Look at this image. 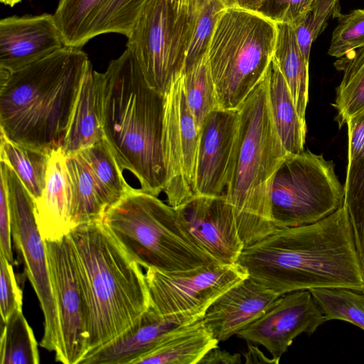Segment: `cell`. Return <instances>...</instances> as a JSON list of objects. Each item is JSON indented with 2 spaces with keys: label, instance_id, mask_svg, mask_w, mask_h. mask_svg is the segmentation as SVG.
<instances>
[{
  "label": "cell",
  "instance_id": "5bb4252c",
  "mask_svg": "<svg viewBox=\"0 0 364 364\" xmlns=\"http://www.w3.org/2000/svg\"><path fill=\"white\" fill-rule=\"evenodd\" d=\"M326 321L310 291L299 290L280 296L237 336L264 346L279 363L297 336L313 334Z\"/></svg>",
  "mask_w": 364,
  "mask_h": 364
},
{
  "label": "cell",
  "instance_id": "74e56055",
  "mask_svg": "<svg viewBox=\"0 0 364 364\" xmlns=\"http://www.w3.org/2000/svg\"><path fill=\"white\" fill-rule=\"evenodd\" d=\"M0 186V251L13 264L14 256L11 247L12 235L9 203L6 185L1 176Z\"/></svg>",
  "mask_w": 364,
  "mask_h": 364
},
{
  "label": "cell",
  "instance_id": "ba28073f",
  "mask_svg": "<svg viewBox=\"0 0 364 364\" xmlns=\"http://www.w3.org/2000/svg\"><path fill=\"white\" fill-rule=\"evenodd\" d=\"M271 214L277 228L316 223L341 208L344 186L333 161L310 151L289 154L274 173L269 189Z\"/></svg>",
  "mask_w": 364,
  "mask_h": 364
},
{
  "label": "cell",
  "instance_id": "f35d334b",
  "mask_svg": "<svg viewBox=\"0 0 364 364\" xmlns=\"http://www.w3.org/2000/svg\"><path fill=\"white\" fill-rule=\"evenodd\" d=\"M348 161L364 156V109L348 119Z\"/></svg>",
  "mask_w": 364,
  "mask_h": 364
},
{
  "label": "cell",
  "instance_id": "6da1fadb",
  "mask_svg": "<svg viewBox=\"0 0 364 364\" xmlns=\"http://www.w3.org/2000/svg\"><path fill=\"white\" fill-rule=\"evenodd\" d=\"M237 263L279 296L317 288L364 294V278L344 205L316 223L278 228L243 249Z\"/></svg>",
  "mask_w": 364,
  "mask_h": 364
},
{
  "label": "cell",
  "instance_id": "4fadbf2b",
  "mask_svg": "<svg viewBox=\"0 0 364 364\" xmlns=\"http://www.w3.org/2000/svg\"><path fill=\"white\" fill-rule=\"evenodd\" d=\"M176 25L168 0H146L127 38L148 85L165 95L181 73L176 48Z\"/></svg>",
  "mask_w": 364,
  "mask_h": 364
},
{
  "label": "cell",
  "instance_id": "8992f818",
  "mask_svg": "<svg viewBox=\"0 0 364 364\" xmlns=\"http://www.w3.org/2000/svg\"><path fill=\"white\" fill-rule=\"evenodd\" d=\"M102 221L144 269L179 272L219 263L196 243L174 208L141 188H132Z\"/></svg>",
  "mask_w": 364,
  "mask_h": 364
},
{
  "label": "cell",
  "instance_id": "277c9868",
  "mask_svg": "<svg viewBox=\"0 0 364 364\" xmlns=\"http://www.w3.org/2000/svg\"><path fill=\"white\" fill-rule=\"evenodd\" d=\"M104 136L121 170L158 196L166 183L162 136L164 95L146 82L132 51L111 60L104 73Z\"/></svg>",
  "mask_w": 364,
  "mask_h": 364
},
{
  "label": "cell",
  "instance_id": "ffe728a7",
  "mask_svg": "<svg viewBox=\"0 0 364 364\" xmlns=\"http://www.w3.org/2000/svg\"><path fill=\"white\" fill-rule=\"evenodd\" d=\"M201 319L187 314L163 315L151 306L119 336L87 354L79 364H134L172 330Z\"/></svg>",
  "mask_w": 364,
  "mask_h": 364
},
{
  "label": "cell",
  "instance_id": "30bf717a",
  "mask_svg": "<svg viewBox=\"0 0 364 364\" xmlns=\"http://www.w3.org/2000/svg\"><path fill=\"white\" fill-rule=\"evenodd\" d=\"M145 269L150 306L163 315L187 314L201 318L220 295L249 277L238 263L179 272Z\"/></svg>",
  "mask_w": 364,
  "mask_h": 364
},
{
  "label": "cell",
  "instance_id": "60d3db41",
  "mask_svg": "<svg viewBox=\"0 0 364 364\" xmlns=\"http://www.w3.org/2000/svg\"><path fill=\"white\" fill-rule=\"evenodd\" d=\"M241 363L240 353H231L217 346L207 352L198 364H240Z\"/></svg>",
  "mask_w": 364,
  "mask_h": 364
},
{
  "label": "cell",
  "instance_id": "ee69618b",
  "mask_svg": "<svg viewBox=\"0 0 364 364\" xmlns=\"http://www.w3.org/2000/svg\"><path fill=\"white\" fill-rule=\"evenodd\" d=\"M0 1L3 4L12 7V6H15L16 4H18L19 2H21L22 0H0Z\"/></svg>",
  "mask_w": 364,
  "mask_h": 364
},
{
  "label": "cell",
  "instance_id": "ab89813d",
  "mask_svg": "<svg viewBox=\"0 0 364 364\" xmlns=\"http://www.w3.org/2000/svg\"><path fill=\"white\" fill-rule=\"evenodd\" d=\"M172 8L175 23L188 20L198 12L208 0H168Z\"/></svg>",
  "mask_w": 364,
  "mask_h": 364
},
{
  "label": "cell",
  "instance_id": "5b68a950",
  "mask_svg": "<svg viewBox=\"0 0 364 364\" xmlns=\"http://www.w3.org/2000/svg\"><path fill=\"white\" fill-rule=\"evenodd\" d=\"M237 110V136L225 196L234 208L246 247L278 229L271 214L269 189L289 154L274 122L266 74Z\"/></svg>",
  "mask_w": 364,
  "mask_h": 364
},
{
  "label": "cell",
  "instance_id": "8fae6325",
  "mask_svg": "<svg viewBox=\"0 0 364 364\" xmlns=\"http://www.w3.org/2000/svg\"><path fill=\"white\" fill-rule=\"evenodd\" d=\"M199 130L188 107L183 74L164 95L162 146L168 204L176 208L196 196Z\"/></svg>",
  "mask_w": 364,
  "mask_h": 364
},
{
  "label": "cell",
  "instance_id": "2e32d148",
  "mask_svg": "<svg viewBox=\"0 0 364 364\" xmlns=\"http://www.w3.org/2000/svg\"><path fill=\"white\" fill-rule=\"evenodd\" d=\"M196 243L220 264L237 263L245 248L233 206L220 196H196L175 208Z\"/></svg>",
  "mask_w": 364,
  "mask_h": 364
},
{
  "label": "cell",
  "instance_id": "52a82bcc",
  "mask_svg": "<svg viewBox=\"0 0 364 364\" xmlns=\"http://www.w3.org/2000/svg\"><path fill=\"white\" fill-rule=\"evenodd\" d=\"M276 37V23L257 11L223 9L205 53L220 109H237L263 79Z\"/></svg>",
  "mask_w": 364,
  "mask_h": 364
},
{
  "label": "cell",
  "instance_id": "f1b7e54d",
  "mask_svg": "<svg viewBox=\"0 0 364 364\" xmlns=\"http://www.w3.org/2000/svg\"><path fill=\"white\" fill-rule=\"evenodd\" d=\"M77 153L90 168L109 209L132 188L125 181L105 138Z\"/></svg>",
  "mask_w": 364,
  "mask_h": 364
},
{
  "label": "cell",
  "instance_id": "83f0119b",
  "mask_svg": "<svg viewBox=\"0 0 364 364\" xmlns=\"http://www.w3.org/2000/svg\"><path fill=\"white\" fill-rule=\"evenodd\" d=\"M224 8L220 0H208L198 12L184 21L178 47L182 73L206 53L215 23Z\"/></svg>",
  "mask_w": 364,
  "mask_h": 364
},
{
  "label": "cell",
  "instance_id": "3957f363",
  "mask_svg": "<svg viewBox=\"0 0 364 364\" xmlns=\"http://www.w3.org/2000/svg\"><path fill=\"white\" fill-rule=\"evenodd\" d=\"M68 236L86 306V355L133 325L150 299L141 266L102 220L76 225Z\"/></svg>",
  "mask_w": 364,
  "mask_h": 364
},
{
  "label": "cell",
  "instance_id": "d6986e66",
  "mask_svg": "<svg viewBox=\"0 0 364 364\" xmlns=\"http://www.w3.org/2000/svg\"><path fill=\"white\" fill-rule=\"evenodd\" d=\"M279 296L248 277L220 295L201 320L214 338L225 341L262 316Z\"/></svg>",
  "mask_w": 364,
  "mask_h": 364
},
{
  "label": "cell",
  "instance_id": "44dd1931",
  "mask_svg": "<svg viewBox=\"0 0 364 364\" xmlns=\"http://www.w3.org/2000/svg\"><path fill=\"white\" fill-rule=\"evenodd\" d=\"M105 75L90 62L72 112L63 145L66 155L73 154L105 138L102 128Z\"/></svg>",
  "mask_w": 364,
  "mask_h": 364
},
{
  "label": "cell",
  "instance_id": "e575fe53",
  "mask_svg": "<svg viewBox=\"0 0 364 364\" xmlns=\"http://www.w3.org/2000/svg\"><path fill=\"white\" fill-rule=\"evenodd\" d=\"M334 29L328 54L340 58L349 52L364 47V9L341 14Z\"/></svg>",
  "mask_w": 364,
  "mask_h": 364
},
{
  "label": "cell",
  "instance_id": "9c48e42d",
  "mask_svg": "<svg viewBox=\"0 0 364 364\" xmlns=\"http://www.w3.org/2000/svg\"><path fill=\"white\" fill-rule=\"evenodd\" d=\"M1 176L8 192L12 240L39 301L44 317L41 346L55 353L58 350L60 331L53 292L46 241L38 230L34 200L14 170L0 162Z\"/></svg>",
  "mask_w": 364,
  "mask_h": 364
},
{
  "label": "cell",
  "instance_id": "4dcf8cb0",
  "mask_svg": "<svg viewBox=\"0 0 364 364\" xmlns=\"http://www.w3.org/2000/svg\"><path fill=\"white\" fill-rule=\"evenodd\" d=\"M38 343L22 310L4 322L0 341V363L38 364Z\"/></svg>",
  "mask_w": 364,
  "mask_h": 364
},
{
  "label": "cell",
  "instance_id": "ac0fdd59",
  "mask_svg": "<svg viewBox=\"0 0 364 364\" xmlns=\"http://www.w3.org/2000/svg\"><path fill=\"white\" fill-rule=\"evenodd\" d=\"M66 46L53 14L0 21V68L13 70Z\"/></svg>",
  "mask_w": 364,
  "mask_h": 364
},
{
  "label": "cell",
  "instance_id": "836d02e7",
  "mask_svg": "<svg viewBox=\"0 0 364 364\" xmlns=\"http://www.w3.org/2000/svg\"><path fill=\"white\" fill-rule=\"evenodd\" d=\"M339 0H314L308 13L292 24L299 48L309 63L312 43L323 31L331 18L341 14Z\"/></svg>",
  "mask_w": 364,
  "mask_h": 364
},
{
  "label": "cell",
  "instance_id": "7402d4cb",
  "mask_svg": "<svg viewBox=\"0 0 364 364\" xmlns=\"http://www.w3.org/2000/svg\"><path fill=\"white\" fill-rule=\"evenodd\" d=\"M65 156L62 148L50 153L43 191L34 200L36 223L45 241L60 240L70 231V202Z\"/></svg>",
  "mask_w": 364,
  "mask_h": 364
},
{
  "label": "cell",
  "instance_id": "1f68e13d",
  "mask_svg": "<svg viewBox=\"0 0 364 364\" xmlns=\"http://www.w3.org/2000/svg\"><path fill=\"white\" fill-rule=\"evenodd\" d=\"M182 73L186 100L200 130L207 116L220 109L205 53Z\"/></svg>",
  "mask_w": 364,
  "mask_h": 364
},
{
  "label": "cell",
  "instance_id": "4316f807",
  "mask_svg": "<svg viewBox=\"0 0 364 364\" xmlns=\"http://www.w3.org/2000/svg\"><path fill=\"white\" fill-rule=\"evenodd\" d=\"M334 65L343 73L332 104L341 127L348 118L364 109V47L338 58Z\"/></svg>",
  "mask_w": 364,
  "mask_h": 364
},
{
  "label": "cell",
  "instance_id": "d590c367",
  "mask_svg": "<svg viewBox=\"0 0 364 364\" xmlns=\"http://www.w3.org/2000/svg\"><path fill=\"white\" fill-rule=\"evenodd\" d=\"M0 309L4 323L16 310H22L23 291L11 263L0 251Z\"/></svg>",
  "mask_w": 364,
  "mask_h": 364
},
{
  "label": "cell",
  "instance_id": "7c38bea8",
  "mask_svg": "<svg viewBox=\"0 0 364 364\" xmlns=\"http://www.w3.org/2000/svg\"><path fill=\"white\" fill-rule=\"evenodd\" d=\"M60 341L55 360L79 364L87 353V329L85 299L74 252L68 235L46 240Z\"/></svg>",
  "mask_w": 364,
  "mask_h": 364
},
{
  "label": "cell",
  "instance_id": "cb8c5ba5",
  "mask_svg": "<svg viewBox=\"0 0 364 364\" xmlns=\"http://www.w3.org/2000/svg\"><path fill=\"white\" fill-rule=\"evenodd\" d=\"M269 105L274 122L288 154L304 151L306 123L299 117L286 80L272 57L266 73Z\"/></svg>",
  "mask_w": 364,
  "mask_h": 364
},
{
  "label": "cell",
  "instance_id": "603a6c76",
  "mask_svg": "<svg viewBox=\"0 0 364 364\" xmlns=\"http://www.w3.org/2000/svg\"><path fill=\"white\" fill-rule=\"evenodd\" d=\"M218 343L200 319L168 333L134 364H198Z\"/></svg>",
  "mask_w": 364,
  "mask_h": 364
},
{
  "label": "cell",
  "instance_id": "8d00e7d4",
  "mask_svg": "<svg viewBox=\"0 0 364 364\" xmlns=\"http://www.w3.org/2000/svg\"><path fill=\"white\" fill-rule=\"evenodd\" d=\"M314 0H263L258 13L276 23L294 24L309 11Z\"/></svg>",
  "mask_w": 364,
  "mask_h": 364
},
{
  "label": "cell",
  "instance_id": "f546056e",
  "mask_svg": "<svg viewBox=\"0 0 364 364\" xmlns=\"http://www.w3.org/2000/svg\"><path fill=\"white\" fill-rule=\"evenodd\" d=\"M50 154L15 144L1 134V160L14 170L33 200L43 191Z\"/></svg>",
  "mask_w": 364,
  "mask_h": 364
},
{
  "label": "cell",
  "instance_id": "7a4b0ae2",
  "mask_svg": "<svg viewBox=\"0 0 364 364\" xmlns=\"http://www.w3.org/2000/svg\"><path fill=\"white\" fill-rule=\"evenodd\" d=\"M90 62L82 48L65 46L16 70L0 68L1 134L48 154L62 148Z\"/></svg>",
  "mask_w": 364,
  "mask_h": 364
},
{
  "label": "cell",
  "instance_id": "484cf974",
  "mask_svg": "<svg viewBox=\"0 0 364 364\" xmlns=\"http://www.w3.org/2000/svg\"><path fill=\"white\" fill-rule=\"evenodd\" d=\"M273 58L289 87L301 119L306 122L309 100V63L297 42L294 26L278 23Z\"/></svg>",
  "mask_w": 364,
  "mask_h": 364
},
{
  "label": "cell",
  "instance_id": "7bdbcfd3",
  "mask_svg": "<svg viewBox=\"0 0 364 364\" xmlns=\"http://www.w3.org/2000/svg\"><path fill=\"white\" fill-rule=\"evenodd\" d=\"M225 7H240L257 11L263 0H220Z\"/></svg>",
  "mask_w": 364,
  "mask_h": 364
},
{
  "label": "cell",
  "instance_id": "b9f144b4",
  "mask_svg": "<svg viewBox=\"0 0 364 364\" xmlns=\"http://www.w3.org/2000/svg\"><path fill=\"white\" fill-rule=\"evenodd\" d=\"M247 346V352L242 354L245 363H279L275 359H269L265 356L259 348L253 346L252 343L248 342Z\"/></svg>",
  "mask_w": 364,
  "mask_h": 364
},
{
  "label": "cell",
  "instance_id": "d6a6232c",
  "mask_svg": "<svg viewBox=\"0 0 364 364\" xmlns=\"http://www.w3.org/2000/svg\"><path fill=\"white\" fill-rule=\"evenodd\" d=\"M326 321L341 320L364 331V294L347 288L309 290Z\"/></svg>",
  "mask_w": 364,
  "mask_h": 364
},
{
  "label": "cell",
  "instance_id": "e0dca14e",
  "mask_svg": "<svg viewBox=\"0 0 364 364\" xmlns=\"http://www.w3.org/2000/svg\"><path fill=\"white\" fill-rule=\"evenodd\" d=\"M240 116L237 109H217L199 130L196 196L225 195L235 151Z\"/></svg>",
  "mask_w": 364,
  "mask_h": 364
},
{
  "label": "cell",
  "instance_id": "9a60e30c",
  "mask_svg": "<svg viewBox=\"0 0 364 364\" xmlns=\"http://www.w3.org/2000/svg\"><path fill=\"white\" fill-rule=\"evenodd\" d=\"M146 0H59L53 14L66 46L107 33L128 38Z\"/></svg>",
  "mask_w": 364,
  "mask_h": 364
},
{
  "label": "cell",
  "instance_id": "d4e9b609",
  "mask_svg": "<svg viewBox=\"0 0 364 364\" xmlns=\"http://www.w3.org/2000/svg\"><path fill=\"white\" fill-rule=\"evenodd\" d=\"M65 170L70 191V230L80 224L102 220L109 208L79 153L66 155Z\"/></svg>",
  "mask_w": 364,
  "mask_h": 364
}]
</instances>
